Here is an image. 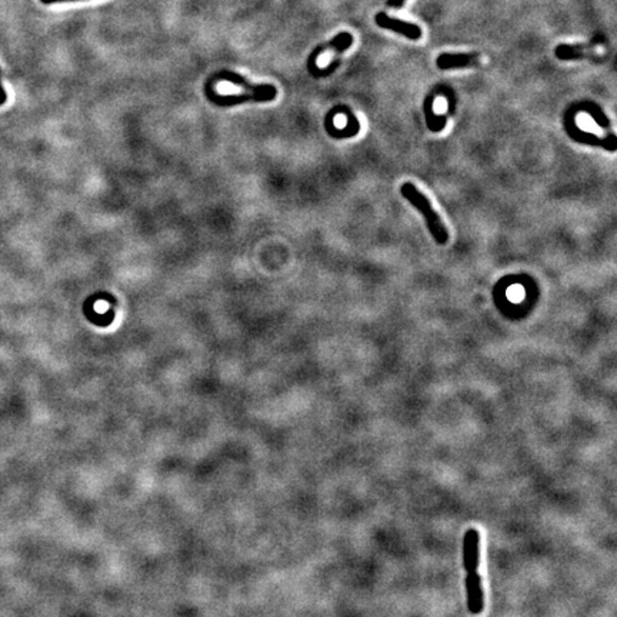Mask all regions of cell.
Wrapping results in <instances>:
<instances>
[{
    "instance_id": "obj_5",
    "label": "cell",
    "mask_w": 617,
    "mask_h": 617,
    "mask_svg": "<svg viewBox=\"0 0 617 617\" xmlns=\"http://www.w3.org/2000/svg\"><path fill=\"white\" fill-rule=\"evenodd\" d=\"M477 54H468V53H443L437 59V66L440 69H453V67H464L474 64L477 61Z\"/></svg>"
},
{
    "instance_id": "obj_9",
    "label": "cell",
    "mask_w": 617,
    "mask_h": 617,
    "mask_svg": "<svg viewBox=\"0 0 617 617\" xmlns=\"http://www.w3.org/2000/svg\"><path fill=\"white\" fill-rule=\"evenodd\" d=\"M4 103H6V101H4V100H3V99H1V97H0V106H3V104H4Z\"/></svg>"
},
{
    "instance_id": "obj_1",
    "label": "cell",
    "mask_w": 617,
    "mask_h": 617,
    "mask_svg": "<svg viewBox=\"0 0 617 617\" xmlns=\"http://www.w3.org/2000/svg\"><path fill=\"white\" fill-rule=\"evenodd\" d=\"M478 531L468 528L463 538V564L466 568V596L467 608L471 614H480L484 608V593L481 578L477 574L478 567Z\"/></svg>"
},
{
    "instance_id": "obj_6",
    "label": "cell",
    "mask_w": 617,
    "mask_h": 617,
    "mask_svg": "<svg viewBox=\"0 0 617 617\" xmlns=\"http://www.w3.org/2000/svg\"><path fill=\"white\" fill-rule=\"evenodd\" d=\"M403 3H404V0H387V6H390V7H400V6H403Z\"/></svg>"
},
{
    "instance_id": "obj_2",
    "label": "cell",
    "mask_w": 617,
    "mask_h": 617,
    "mask_svg": "<svg viewBox=\"0 0 617 617\" xmlns=\"http://www.w3.org/2000/svg\"><path fill=\"white\" fill-rule=\"evenodd\" d=\"M401 196L410 201L411 206H414L421 216L426 220L427 229L430 231V234L433 236V239L438 243V244H446L448 241V230L447 227L443 224L438 213L431 207L428 199L410 181L404 183L400 187Z\"/></svg>"
},
{
    "instance_id": "obj_8",
    "label": "cell",
    "mask_w": 617,
    "mask_h": 617,
    "mask_svg": "<svg viewBox=\"0 0 617 617\" xmlns=\"http://www.w3.org/2000/svg\"><path fill=\"white\" fill-rule=\"evenodd\" d=\"M0 79H1V73H0ZM0 97L6 101L7 100V96H6V91H4V89H3V86H1V80H0Z\"/></svg>"
},
{
    "instance_id": "obj_7",
    "label": "cell",
    "mask_w": 617,
    "mask_h": 617,
    "mask_svg": "<svg viewBox=\"0 0 617 617\" xmlns=\"http://www.w3.org/2000/svg\"><path fill=\"white\" fill-rule=\"evenodd\" d=\"M44 4H53V3H66V1H79V0H40Z\"/></svg>"
},
{
    "instance_id": "obj_4",
    "label": "cell",
    "mask_w": 617,
    "mask_h": 617,
    "mask_svg": "<svg viewBox=\"0 0 617 617\" xmlns=\"http://www.w3.org/2000/svg\"><path fill=\"white\" fill-rule=\"evenodd\" d=\"M374 20H376V24L378 27L396 31L398 34L406 36L407 39L418 40L421 37V29L417 24H413L410 21H404V20H398V19L390 17V16H387L383 11L377 13L376 17H374Z\"/></svg>"
},
{
    "instance_id": "obj_3",
    "label": "cell",
    "mask_w": 617,
    "mask_h": 617,
    "mask_svg": "<svg viewBox=\"0 0 617 617\" xmlns=\"http://www.w3.org/2000/svg\"><path fill=\"white\" fill-rule=\"evenodd\" d=\"M204 90H206L209 100L217 106H236V104H241L246 101H270V100L276 99V96H277V89L271 84H267L260 91H246L243 94H230V96L216 94L210 84H207L204 87Z\"/></svg>"
}]
</instances>
